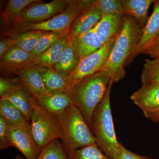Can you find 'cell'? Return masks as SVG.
Masks as SVG:
<instances>
[{"label": "cell", "instance_id": "cell-1", "mask_svg": "<svg viewBox=\"0 0 159 159\" xmlns=\"http://www.w3.org/2000/svg\"><path fill=\"white\" fill-rule=\"evenodd\" d=\"M142 33V29L136 20L125 15L123 27L117 35L109 57L99 71L107 73L113 84L125 77V66L139 46Z\"/></svg>", "mask_w": 159, "mask_h": 159}, {"label": "cell", "instance_id": "cell-2", "mask_svg": "<svg viewBox=\"0 0 159 159\" xmlns=\"http://www.w3.org/2000/svg\"><path fill=\"white\" fill-rule=\"evenodd\" d=\"M110 82V78L107 73L99 71L85 77L67 90L73 104L81 112L91 130L94 111L103 99Z\"/></svg>", "mask_w": 159, "mask_h": 159}, {"label": "cell", "instance_id": "cell-3", "mask_svg": "<svg viewBox=\"0 0 159 159\" xmlns=\"http://www.w3.org/2000/svg\"><path fill=\"white\" fill-rule=\"evenodd\" d=\"M113 84L110 82L103 99L93 114L92 130L97 145L104 153L113 159L123 145L117 140L111 106V91Z\"/></svg>", "mask_w": 159, "mask_h": 159}, {"label": "cell", "instance_id": "cell-4", "mask_svg": "<svg viewBox=\"0 0 159 159\" xmlns=\"http://www.w3.org/2000/svg\"><path fill=\"white\" fill-rule=\"evenodd\" d=\"M55 116L61 127L63 137L62 143L67 154L97 143L89 125L76 106H70L65 110Z\"/></svg>", "mask_w": 159, "mask_h": 159}, {"label": "cell", "instance_id": "cell-5", "mask_svg": "<svg viewBox=\"0 0 159 159\" xmlns=\"http://www.w3.org/2000/svg\"><path fill=\"white\" fill-rule=\"evenodd\" d=\"M95 3V1L93 0H70L68 8L62 13L42 22L14 23L9 26L6 34L10 36L34 30L69 33L74 20L83 12L91 8Z\"/></svg>", "mask_w": 159, "mask_h": 159}, {"label": "cell", "instance_id": "cell-6", "mask_svg": "<svg viewBox=\"0 0 159 159\" xmlns=\"http://www.w3.org/2000/svg\"><path fill=\"white\" fill-rule=\"evenodd\" d=\"M32 136L41 150L56 139L62 141L63 134L57 117L41 106L34 103L30 119Z\"/></svg>", "mask_w": 159, "mask_h": 159}, {"label": "cell", "instance_id": "cell-7", "mask_svg": "<svg viewBox=\"0 0 159 159\" xmlns=\"http://www.w3.org/2000/svg\"><path fill=\"white\" fill-rule=\"evenodd\" d=\"M116 37L109 40L96 52L80 59L76 68L68 77L67 90L72 89L85 77L100 71L109 57Z\"/></svg>", "mask_w": 159, "mask_h": 159}, {"label": "cell", "instance_id": "cell-8", "mask_svg": "<svg viewBox=\"0 0 159 159\" xmlns=\"http://www.w3.org/2000/svg\"><path fill=\"white\" fill-rule=\"evenodd\" d=\"M70 5V0H53L47 3H34L25 9L14 23L42 22L62 13Z\"/></svg>", "mask_w": 159, "mask_h": 159}, {"label": "cell", "instance_id": "cell-9", "mask_svg": "<svg viewBox=\"0 0 159 159\" xmlns=\"http://www.w3.org/2000/svg\"><path fill=\"white\" fill-rule=\"evenodd\" d=\"M8 132L11 147L17 148L26 159H37L41 150L34 141L31 127L15 126L8 124Z\"/></svg>", "mask_w": 159, "mask_h": 159}, {"label": "cell", "instance_id": "cell-10", "mask_svg": "<svg viewBox=\"0 0 159 159\" xmlns=\"http://www.w3.org/2000/svg\"><path fill=\"white\" fill-rule=\"evenodd\" d=\"M17 75L24 87L37 102L50 95L43 81L38 66H28L13 71Z\"/></svg>", "mask_w": 159, "mask_h": 159}, {"label": "cell", "instance_id": "cell-11", "mask_svg": "<svg viewBox=\"0 0 159 159\" xmlns=\"http://www.w3.org/2000/svg\"><path fill=\"white\" fill-rule=\"evenodd\" d=\"M1 70L13 72L16 70L35 65L37 56L16 47H13L0 57Z\"/></svg>", "mask_w": 159, "mask_h": 159}, {"label": "cell", "instance_id": "cell-12", "mask_svg": "<svg viewBox=\"0 0 159 159\" xmlns=\"http://www.w3.org/2000/svg\"><path fill=\"white\" fill-rule=\"evenodd\" d=\"M134 103L141 109L144 115L159 109V85H142L130 97Z\"/></svg>", "mask_w": 159, "mask_h": 159}, {"label": "cell", "instance_id": "cell-13", "mask_svg": "<svg viewBox=\"0 0 159 159\" xmlns=\"http://www.w3.org/2000/svg\"><path fill=\"white\" fill-rule=\"evenodd\" d=\"M101 18V11L95 2L91 8L74 20L70 28L68 39L77 37L88 32L95 27Z\"/></svg>", "mask_w": 159, "mask_h": 159}, {"label": "cell", "instance_id": "cell-14", "mask_svg": "<svg viewBox=\"0 0 159 159\" xmlns=\"http://www.w3.org/2000/svg\"><path fill=\"white\" fill-rule=\"evenodd\" d=\"M125 15L115 13L103 16L95 26V31L103 44L120 33Z\"/></svg>", "mask_w": 159, "mask_h": 159}, {"label": "cell", "instance_id": "cell-15", "mask_svg": "<svg viewBox=\"0 0 159 159\" xmlns=\"http://www.w3.org/2000/svg\"><path fill=\"white\" fill-rule=\"evenodd\" d=\"M67 43L77 52L80 59L96 52L104 45L97 35L95 28L80 36L68 39Z\"/></svg>", "mask_w": 159, "mask_h": 159}, {"label": "cell", "instance_id": "cell-16", "mask_svg": "<svg viewBox=\"0 0 159 159\" xmlns=\"http://www.w3.org/2000/svg\"><path fill=\"white\" fill-rule=\"evenodd\" d=\"M152 14L148 18L145 27L142 29L141 41L134 54L129 59L127 64L132 62L139 54H142L145 47L155 38L159 33V0L153 3Z\"/></svg>", "mask_w": 159, "mask_h": 159}, {"label": "cell", "instance_id": "cell-17", "mask_svg": "<svg viewBox=\"0 0 159 159\" xmlns=\"http://www.w3.org/2000/svg\"><path fill=\"white\" fill-rule=\"evenodd\" d=\"M1 99L11 102L30 121L36 100L24 87L21 81L11 92Z\"/></svg>", "mask_w": 159, "mask_h": 159}, {"label": "cell", "instance_id": "cell-18", "mask_svg": "<svg viewBox=\"0 0 159 159\" xmlns=\"http://www.w3.org/2000/svg\"><path fill=\"white\" fill-rule=\"evenodd\" d=\"M37 102L54 115L60 113L70 106L74 105L70 94L67 90L51 93Z\"/></svg>", "mask_w": 159, "mask_h": 159}, {"label": "cell", "instance_id": "cell-19", "mask_svg": "<svg viewBox=\"0 0 159 159\" xmlns=\"http://www.w3.org/2000/svg\"><path fill=\"white\" fill-rule=\"evenodd\" d=\"M155 0H121L125 14L133 17L142 29L148 20V10Z\"/></svg>", "mask_w": 159, "mask_h": 159}, {"label": "cell", "instance_id": "cell-20", "mask_svg": "<svg viewBox=\"0 0 159 159\" xmlns=\"http://www.w3.org/2000/svg\"><path fill=\"white\" fill-rule=\"evenodd\" d=\"M47 89L50 93L66 90L68 87L67 77L61 75L51 67L38 66Z\"/></svg>", "mask_w": 159, "mask_h": 159}, {"label": "cell", "instance_id": "cell-21", "mask_svg": "<svg viewBox=\"0 0 159 159\" xmlns=\"http://www.w3.org/2000/svg\"><path fill=\"white\" fill-rule=\"evenodd\" d=\"M80 60L77 52L67 43L54 68L58 74L68 78L77 67Z\"/></svg>", "mask_w": 159, "mask_h": 159}, {"label": "cell", "instance_id": "cell-22", "mask_svg": "<svg viewBox=\"0 0 159 159\" xmlns=\"http://www.w3.org/2000/svg\"><path fill=\"white\" fill-rule=\"evenodd\" d=\"M0 116L9 125L30 127V121L25 115L8 100L1 99Z\"/></svg>", "mask_w": 159, "mask_h": 159}, {"label": "cell", "instance_id": "cell-23", "mask_svg": "<svg viewBox=\"0 0 159 159\" xmlns=\"http://www.w3.org/2000/svg\"><path fill=\"white\" fill-rule=\"evenodd\" d=\"M68 34L54 43L47 51L38 55L35 65L40 67H51L54 68L59 60L61 54L65 46L67 44Z\"/></svg>", "mask_w": 159, "mask_h": 159}, {"label": "cell", "instance_id": "cell-24", "mask_svg": "<svg viewBox=\"0 0 159 159\" xmlns=\"http://www.w3.org/2000/svg\"><path fill=\"white\" fill-rule=\"evenodd\" d=\"M41 2L39 0H9L2 14L3 21L6 25H11L28 6Z\"/></svg>", "mask_w": 159, "mask_h": 159}, {"label": "cell", "instance_id": "cell-25", "mask_svg": "<svg viewBox=\"0 0 159 159\" xmlns=\"http://www.w3.org/2000/svg\"><path fill=\"white\" fill-rule=\"evenodd\" d=\"M45 31H30L21 34L9 36L14 47L31 52L34 49L39 39Z\"/></svg>", "mask_w": 159, "mask_h": 159}, {"label": "cell", "instance_id": "cell-26", "mask_svg": "<svg viewBox=\"0 0 159 159\" xmlns=\"http://www.w3.org/2000/svg\"><path fill=\"white\" fill-rule=\"evenodd\" d=\"M68 159H111L99 148L97 143L68 153Z\"/></svg>", "mask_w": 159, "mask_h": 159}, {"label": "cell", "instance_id": "cell-27", "mask_svg": "<svg viewBox=\"0 0 159 159\" xmlns=\"http://www.w3.org/2000/svg\"><path fill=\"white\" fill-rule=\"evenodd\" d=\"M141 80L142 85L150 84L159 85V57L145 60Z\"/></svg>", "mask_w": 159, "mask_h": 159}, {"label": "cell", "instance_id": "cell-28", "mask_svg": "<svg viewBox=\"0 0 159 159\" xmlns=\"http://www.w3.org/2000/svg\"><path fill=\"white\" fill-rule=\"evenodd\" d=\"M36 159H68V156L63 143L56 139L42 149Z\"/></svg>", "mask_w": 159, "mask_h": 159}, {"label": "cell", "instance_id": "cell-29", "mask_svg": "<svg viewBox=\"0 0 159 159\" xmlns=\"http://www.w3.org/2000/svg\"><path fill=\"white\" fill-rule=\"evenodd\" d=\"M67 34L68 33L64 34L51 31H45L40 38L31 53L36 56L42 54L53 45L54 43Z\"/></svg>", "mask_w": 159, "mask_h": 159}, {"label": "cell", "instance_id": "cell-30", "mask_svg": "<svg viewBox=\"0 0 159 159\" xmlns=\"http://www.w3.org/2000/svg\"><path fill=\"white\" fill-rule=\"evenodd\" d=\"M96 3L101 11L102 17L107 15L125 14L121 0H97Z\"/></svg>", "mask_w": 159, "mask_h": 159}, {"label": "cell", "instance_id": "cell-31", "mask_svg": "<svg viewBox=\"0 0 159 159\" xmlns=\"http://www.w3.org/2000/svg\"><path fill=\"white\" fill-rule=\"evenodd\" d=\"M8 124L2 116H0V149H7L11 147L8 132Z\"/></svg>", "mask_w": 159, "mask_h": 159}, {"label": "cell", "instance_id": "cell-32", "mask_svg": "<svg viewBox=\"0 0 159 159\" xmlns=\"http://www.w3.org/2000/svg\"><path fill=\"white\" fill-rule=\"evenodd\" d=\"M20 82L18 78L8 79L1 77L0 79V97L1 98L9 93Z\"/></svg>", "mask_w": 159, "mask_h": 159}, {"label": "cell", "instance_id": "cell-33", "mask_svg": "<svg viewBox=\"0 0 159 159\" xmlns=\"http://www.w3.org/2000/svg\"><path fill=\"white\" fill-rule=\"evenodd\" d=\"M113 159H152L132 152L124 146L118 155Z\"/></svg>", "mask_w": 159, "mask_h": 159}, {"label": "cell", "instance_id": "cell-34", "mask_svg": "<svg viewBox=\"0 0 159 159\" xmlns=\"http://www.w3.org/2000/svg\"><path fill=\"white\" fill-rule=\"evenodd\" d=\"M142 54H146L153 58L159 57V42H151L142 51Z\"/></svg>", "mask_w": 159, "mask_h": 159}, {"label": "cell", "instance_id": "cell-35", "mask_svg": "<svg viewBox=\"0 0 159 159\" xmlns=\"http://www.w3.org/2000/svg\"><path fill=\"white\" fill-rule=\"evenodd\" d=\"M13 47L14 46L10 37L1 39L0 41V57Z\"/></svg>", "mask_w": 159, "mask_h": 159}, {"label": "cell", "instance_id": "cell-36", "mask_svg": "<svg viewBox=\"0 0 159 159\" xmlns=\"http://www.w3.org/2000/svg\"><path fill=\"white\" fill-rule=\"evenodd\" d=\"M145 116L154 122H159V109L146 114Z\"/></svg>", "mask_w": 159, "mask_h": 159}, {"label": "cell", "instance_id": "cell-37", "mask_svg": "<svg viewBox=\"0 0 159 159\" xmlns=\"http://www.w3.org/2000/svg\"><path fill=\"white\" fill-rule=\"evenodd\" d=\"M151 42H159V33Z\"/></svg>", "mask_w": 159, "mask_h": 159}, {"label": "cell", "instance_id": "cell-38", "mask_svg": "<svg viewBox=\"0 0 159 159\" xmlns=\"http://www.w3.org/2000/svg\"><path fill=\"white\" fill-rule=\"evenodd\" d=\"M15 159H23L22 157L20 155H17L16 157L15 158Z\"/></svg>", "mask_w": 159, "mask_h": 159}]
</instances>
